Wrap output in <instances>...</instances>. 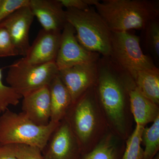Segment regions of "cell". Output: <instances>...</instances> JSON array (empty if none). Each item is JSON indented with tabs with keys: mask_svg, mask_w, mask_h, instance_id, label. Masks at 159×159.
I'll return each instance as SVG.
<instances>
[{
	"mask_svg": "<svg viewBox=\"0 0 159 159\" xmlns=\"http://www.w3.org/2000/svg\"><path fill=\"white\" fill-rule=\"evenodd\" d=\"M95 85L97 102L109 130L125 141L133 131L127 87L128 74L119 68L109 57H100Z\"/></svg>",
	"mask_w": 159,
	"mask_h": 159,
	"instance_id": "obj_1",
	"label": "cell"
},
{
	"mask_svg": "<svg viewBox=\"0 0 159 159\" xmlns=\"http://www.w3.org/2000/svg\"><path fill=\"white\" fill-rule=\"evenodd\" d=\"M65 118L79 143L81 155L92 150L110 130L97 102L95 86L72 104Z\"/></svg>",
	"mask_w": 159,
	"mask_h": 159,
	"instance_id": "obj_2",
	"label": "cell"
},
{
	"mask_svg": "<svg viewBox=\"0 0 159 159\" xmlns=\"http://www.w3.org/2000/svg\"><path fill=\"white\" fill-rule=\"evenodd\" d=\"M94 6L111 32L142 30L159 18L158 0H98Z\"/></svg>",
	"mask_w": 159,
	"mask_h": 159,
	"instance_id": "obj_3",
	"label": "cell"
},
{
	"mask_svg": "<svg viewBox=\"0 0 159 159\" xmlns=\"http://www.w3.org/2000/svg\"><path fill=\"white\" fill-rule=\"evenodd\" d=\"M59 122L38 125L22 112L7 110L0 116V145H30L43 152Z\"/></svg>",
	"mask_w": 159,
	"mask_h": 159,
	"instance_id": "obj_4",
	"label": "cell"
},
{
	"mask_svg": "<svg viewBox=\"0 0 159 159\" xmlns=\"http://www.w3.org/2000/svg\"><path fill=\"white\" fill-rule=\"evenodd\" d=\"M67 22L74 28L77 41L89 51L109 57L111 31L93 7L85 10L66 9Z\"/></svg>",
	"mask_w": 159,
	"mask_h": 159,
	"instance_id": "obj_5",
	"label": "cell"
},
{
	"mask_svg": "<svg viewBox=\"0 0 159 159\" xmlns=\"http://www.w3.org/2000/svg\"><path fill=\"white\" fill-rule=\"evenodd\" d=\"M109 58L119 68L130 75L157 67L152 58L142 51L140 37L129 31L111 32Z\"/></svg>",
	"mask_w": 159,
	"mask_h": 159,
	"instance_id": "obj_6",
	"label": "cell"
},
{
	"mask_svg": "<svg viewBox=\"0 0 159 159\" xmlns=\"http://www.w3.org/2000/svg\"><path fill=\"white\" fill-rule=\"evenodd\" d=\"M9 68L6 82L22 97L33 91L49 86L59 72L55 62L33 65L26 62L23 58Z\"/></svg>",
	"mask_w": 159,
	"mask_h": 159,
	"instance_id": "obj_7",
	"label": "cell"
},
{
	"mask_svg": "<svg viewBox=\"0 0 159 159\" xmlns=\"http://www.w3.org/2000/svg\"><path fill=\"white\" fill-rule=\"evenodd\" d=\"M101 56L89 51L77 39L73 26L67 22L61 34L60 42L55 64L58 70L81 64L97 61Z\"/></svg>",
	"mask_w": 159,
	"mask_h": 159,
	"instance_id": "obj_8",
	"label": "cell"
},
{
	"mask_svg": "<svg viewBox=\"0 0 159 159\" xmlns=\"http://www.w3.org/2000/svg\"><path fill=\"white\" fill-rule=\"evenodd\" d=\"M98 61L59 70L58 75L70 95L72 104L96 84Z\"/></svg>",
	"mask_w": 159,
	"mask_h": 159,
	"instance_id": "obj_9",
	"label": "cell"
},
{
	"mask_svg": "<svg viewBox=\"0 0 159 159\" xmlns=\"http://www.w3.org/2000/svg\"><path fill=\"white\" fill-rule=\"evenodd\" d=\"M44 159H79L80 146L64 118L51 135L44 150Z\"/></svg>",
	"mask_w": 159,
	"mask_h": 159,
	"instance_id": "obj_10",
	"label": "cell"
},
{
	"mask_svg": "<svg viewBox=\"0 0 159 159\" xmlns=\"http://www.w3.org/2000/svg\"><path fill=\"white\" fill-rule=\"evenodd\" d=\"M34 17L29 6H24L15 11L0 24L7 30L19 55L23 57L30 46L29 32Z\"/></svg>",
	"mask_w": 159,
	"mask_h": 159,
	"instance_id": "obj_11",
	"label": "cell"
},
{
	"mask_svg": "<svg viewBox=\"0 0 159 159\" xmlns=\"http://www.w3.org/2000/svg\"><path fill=\"white\" fill-rule=\"evenodd\" d=\"M61 32L41 30L23 59L33 65L55 62Z\"/></svg>",
	"mask_w": 159,
	"mask_h": 159,
	"instance_id": "obj_12",
	"label": "cell"
},
{
	"mask_svg": "<svg viewBox=\"0 0 159 159\" xmlns=\"http://www.w3.org/2000/svg\"><path fill=\"white\" fill-rule=\"evenodd\" d=\"M29 6L43 29L61 32L67 21L59 0H30Z\"/></svg>",
	"mask_w": 159,
	"mask_h": 159,
	"instance_id": "obj_13",
	"label": "cell"
},
{
	"mask_svg": "<svg viewBox=\"0 0 159 159\" xmlns=\"http://www.w3.org/2000/svg\"><path fill=\"white\" fill-rule=\"evenodd\" d=\"M22 112L36 125H46L51 121L49 86L33 91L22 97Z\"/></svg>",
	"mask_w": 159,
	"mask_h": 159,
	"instance_id": "obj_14",
	"label": "cell"
},
{
	"mask_svg": "<svg viewBox=\"0 0 159 159\" xmlns=\"http://www.w3.org/2000/svg\"><path fill=\"white\" fill-rule=\"evenodd\" d=\"M127 87L134 121L136 125L145 127L147 124L153 122L159 116V105L151 101L140 92L129 74Z\"/></svg>",
	"mask_w": 159,
	"mask_h": 159,
	"instance_id": "obj_15",
	"label": "cell"
},
{
	"mask_svg": "<svg viewBox=\"0 0 159 159\" xmlns=\"http://www.w3.org/2000/svg\"><path fill=\"white\" fill-rule=\"evenodd\" d=\"M49 88L51 99V121L58 123L66 117L72 105V99L58 74L52 80Z\"/></svg>",
	"mask_w": 159,
	"mask_h": 159,
	"instance_id": "obj_16",
	"label": "cell"
},
{
	"mask_svg": "<svg viewBox=\"0 0 159 159\" xmlns=\"http://www.w3.org/2000/svg\"><path fill=\"white\" fill-rule=\"evenodd\" d=\"M125 145V141L109 130L92 150L83 154L79 159H121Z\"/></svg>",
	"mask_w": 159,
	"mask_h": 159,
	"instance_id": "obj_17",
	"label": "cell"
},
{
	"mask_svg": "<svg viewBox=\"0 0 159 159\" xmlns=\"http://www.w3.org/2000/svg\"><path fill=\"white\" fill-rule=\"evenodd\" d=\"M130 75L140 92L151 101L159 105L158 68L139 71Z\"/></svg>",
	"mask_w": 159,
	"mask_h": 159,
	"instance_id": "obj_18",
	"label": "cell"
},
{
	"mask_svg": "<svg viewBox=\"0 0 159 159\" xmlns=\"http://www.w3.org/2000/svg\"><path fill=\"white\" fill-rule=\"evenodd\" d=\"M142 31L145 48L157 66L159 61V18L149 22Z\"/></svg>",
	"mask_w": 159,
	"mask_h": 159,
	"instance_id": "obj_19",
	"label": "cell"
},
{
	"mask_svg": "<svg viewBox=\"0 0 159 159\" xmlns=\"http://www.w3.org/2000/svg\"><path fill=\"white\" fill-rule=\"evenodd\" d=\"M145 146L143 159H152L159 150V116L149 127H145L142 135V143Z\"/></svg>",
	"mask_w": 159,
	"mask_h": 159,
	"instance_id": "obj_20",
	"label": "cell"
},
{
	"mask_svg": "<svg viewBox=\"0 0 159 159\" xmlns=\"http://www.w3.org/2000/svg\"><path fill=\"white\" fill-rule=\"evenodd\" d=\"M144 128L136 125L133 132L125 140V150L121 159H143L144 150L141 144Z\"/></svg>",
	"mask_w": 159,
	"mask_h": 159,
	"instance_id": "obj_21",
	"label": "cell"
},
{
	"mask_svg": "<svg viewBox=\"0 0 159 159\" xmlns=\"http://www.w3.org/2000/svg\"><path fill=\"white\" fill-rule=\"evenodd\" d=\"M22 98V97L11 87L3 83L2 69L0 68V114L9 109L11 106L18 105Z\"/></svg>",
	"mask_w": 159,
	"mask_h": 159,
	"instance_id": "obj_22",
	"label": "cell"
},
{
	"mask_svg": "<svg viewBox=\"0 0 159 159\" xmlns=\"http://www.w3.org/2000/svg\"><path fill=\"white\" fill-rule=\"evenodd\" d=\"M19 55L9 33L0 25V57H12Z\"/></svg>",
	"mask_w": 159,
	"mask_h": 159,
	"instance_id": "obj_23",
	"label": "cell"
},
{
	"mask_svg": "<svg viewBox=\"0 0 159 159\" xmlns=\"http://www.w3.org/2000/svg\"><path fill=\"white\" fill-rule=\"evenodd\" d=\"M18 159H44L39 148L25 145H10Z\"/></svg>",
	"mask_w": 159,
	"mask_h": 159,
	"instance_id": "obj_24",
	"label": "cell"
},
{
	"mask_svg": "<svg viewBox=\"0 0 159 159\" xmlns=\"http://www.w3.org/2000/svg\"><path fill=\"white\" fill-rule=\"evenodd\" d=\"M30 0H2L0 4V24L16 10L29 6Z\"/></svg>",
	"mask_w": 159,
	"mask_h": 159,
	"instance_id": "obj_25",
	"label": "cell"
},
{
	"mask_svg": "<svg viewBox=\"0 0 159 159\" xmlns=\"http://www.w3.org/2000/svg\"><path fill=\"white\" fill-rule=\"evenodd\" d=\"M63 7L66 9L85 10L94 6L98 0H59Z\"/></svg>",
	"mask_w": 159,
	"mask_h": 159,
	"instance_id": "obj_26",
	"label": "cell"
},
{
	"mask_svg": "<svg viewBox=\"0 0 159 159\" xmlns=\"http://www.w3.org/2000/svg\"><path fill=\"white\" fill-rule=\"evenodd\" d=\"M0 159H18L10 145L0 146Z\"/></svg>",
	"mask_w": 159,
	"mask_h": 159,
	"instance_id": "obj_27",
	"label": "cell"
},
{
	"mask_svg": "<svg viewBox=\"0 0 159 159\" xmlns=\"http://www.w3.org/2000/svg\"><path fill=\"white\" fill-rule=\"evenodd\" d=\"M152 159H159V153H158Z\"/></svg>",
	"mask_w": 159,
	"mask_h": 159,
	"instance_id": "obj_28",
	"label": "cell"
},
{
	"mask_svg": "<svg viewBox=\"0 0 159 159\" xmlns=\"http://www.w3.org/2000/svg\"><path fill=\"white\" fill-rule=\"evenodd\" d=\"M2 0H0V4H1V2H2Z\"/></svg>",
	"mask_w": 159,
	"mask_h": 159,
	"instance_id": "obj_29",
	"label": "cell"
},
{
	"mask_svg": "<svg viewBox=\"0 0 159 159\" xmlns=\"http://www.w3.org/2000/svg\"><path fill=\"white\" fill-rule=\"evenodd\" d=\"M1 146V145H0V146Z\"/></svg>",
	"mask_w": 159,
	"mask_h": 159,
	"instance_id": "obj_30",
	"label": "cell"
}]
</instances>
